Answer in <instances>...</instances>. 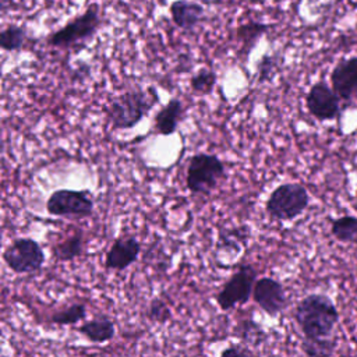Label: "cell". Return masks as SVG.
<instances>
[{
  "mask_svg": "<svg viewBox=\"0 0 357 357\" xmlns=\"http://www.w3.org/2000/svg\"><path fill=\"white\" fill-rule=\"evenodd\" d=\"M294 319L305 337H329L339 322V311L331 297L312 293L297 303Z\"/></svg>",
  "mask_w": 357,
  "mask_h": 357,
  "instance_id": "cell-1",
  "label": "cell"
},
{
  "mask_svg": "<svg viewBox=\"0 0 357 357\" xmlns=\"http://www.w3.org/2000/svg\"><path fill=\"white\" fill-rule=\"evenodd\" d=\"M225 177V165L213 153L198 152L191 156L187 165L185 185L197 195L211 194Z\"/></svg>",
  "mask_w": 357,
  "mask_h": 357,
  "instance_id": "cell-4",
  "label": "cell"
},
{
  "mask_svg": "<svg viewBox=\"0 0 357 357\" xmlns=\"http://www.w3.org/2000/svg\"><path fill=\"white\" fill-rule=\"evenodd\" d=\"M77 331L92 343H106L113 339L116 326L107 315H98L89 321H85L77 328Z\"/></svg>",
  "mask_w": 357,
  "mask_h": 357,
  "instance_id": "cell-15",
  "label": "cell"
},
{
  "mask_svg": "<svg viewBox=\"0 0 357 357\" xmlns=\"http://www.w3.org/2000/svg\"><path fill=\"white\" fill-rule=\"evenodd\" d=\"M301 350L310 357L332 356L336 350V342L329 337H303Z\"/></svg>",
  "mask_w": 357,
  "mask_h": 357,
  "instance_id": "cell-21",
  "label": "cell"
},
{
  "mask_svg": "<svg viewBox=\"0 0 357 357\" xmlns=\"http://www.w3.org/2000/svg\"><path fill=\"white\" fill-rule=\"evenodd\" d=\"M15 6L14 0H0V11L4 15L7 11H10Z\"/></svg>",
  "mask_w": 357,
  "mask_h": 357,
  "instance_id": "cell-27",
  "label": "cell"
},
{
  "mask_svg": "<svg viewBox=\"0 0 357 357\" xmlns=\"http://www.w3.org/2000/svg\"><path fill=\"white\" fill-rule=\"evenodd\" d=\"M146 317L152 322L163 324L170 318V308L162 298L156 297L151 301V304L148 307V311H146Z\"/></svg>",
  "mask_w": 357,
  "mask_h": 357,
  "instance_id": "cell-25",
  "label": "cell"
},
{
  "mask_svg": "<svg viewBox=\"0 0 357 357\" xmlns=\"http://www.w3.org/2000/svg\"><path fill=\"white\" fill-rule=\"evenodd\" d=\"M331 234L344 244L357 243V216L343 215L331 220Z\"/></svg>",
  "mask_w": 357,
  "mask_h": 357,
  "instance_id": "cell-17",
  "label": "cell"
},
{
  "mask_svg": "<svg viewBox=\"0 0 357 357\" xmlns=\"http://www.w3.org/2000/svg\"><path fill=\"white\" fill-rule=\"evenodd\" d=\"M141 252V244L134 236L116 238L105 257V268L123 271L134 264Z\"/></svg>",
  "mask_w": 357,
  "mask_h": 357,
  "instance_id": "cell-12",
  "label": "cell"
},
{
  "mask_svg": "<svg viewBox=\"0 0 357 357\" xmlns=\"http://www.w3.org/2000/svg\"><path fill=\"white\" fill-rule=\"evenodd\" d=\"M254 351L245 344H233L222 351V356H252Z\"/></svg>",
  "mask_w": 357,
  "mask_h": 357,
  "instance_id": "cell-26",
  "label": "cell"
},
{
  "mask_svg": "<svg viewBox=\"0 0 357 357\" xmlns=\"http://www.w3.org/2000/svg\"><path fill=\"white\" fill-rule=\"evenodd\" d=\"M310 205V194L300 183L278 185L266 199L265 211L275 220H293Z\"/></svg>",
  "mask_w": 357,
  "mask_h": 357,
  "instance_id": "cell-5",
  "label": "cell"
},
{
  "mask_svg": "<svg viewBox=\"0 0 357 357\" xmlns=\"http://www.w3.org/2000/svg\"><path fill=\"white\" fill-rule=\"evenodd\" d=\"M100 7L96 3L89 4L84 13L75 15L60 29L47 36V45L59 49H73L85 45L95 36L100 26Z\"/></svg>",
  "mask_w": 357,
  "mask_h": 357,
  "instance_id": "cell-3",
  "label": "cell"
},
{
  "mask_svg": "<svg viewBox=\"0 0 357 357\" xmlns=\"http://www.w3.org/2000/svg\"><path fill=\"white\" fill-rule=\"evenodd\" d=\"M269 29L268 24L259 21H248L237 26L236 29V39L240 43V53L243 57H248L251 50L255 47L258 40L266 31Z\"/></svg>",
  "mask_w": 357,
  "mask_h": 357,
  "instance_id": "cell-16",
  "label": "cell"
},
{
  "mask_svg": "<svg viewBox=\"0 0 357 357\" xmlns=\"http://www.w3.org/2000/svg\"><path fill=\"white\" fill-rule=\"evenodd\" d=\"M354 26H356V31H357V20H356V25Z\"/></svg>",
  "mask_w": 357,
  "mask_h": 357,
  "instance_id": "cell-29",
  "label": "cell"
},
{
  "mask_svg": "<svg viewBox=\"0 0 357 357\" xmlns=\"http://www.w3.org/2000/svg\"><path fill=\"white\" fill-rule=\"evenodd\" d=\"M195 1H199L202 4H209V6H218V4H222L225 0H195Z\"/></svg>",
  "mask_w": 357,
  "mask_h": 357,
  "instance_id": "cell-28",
  "label": "cell"
},
{
  "mask_svg": "<svg viewBox=\"0 0 357 357\" xmlns=\"http://www.w3.org/2000/svg\"><path fill=\"white\" fill-rule=\"evenodd\" d=\"M3 259L15 273H32L42 268L45 252L33 238L20 237L7 245L3 252Z\"/></svg>",
  "mask_w": 357,
  "mask_h": 357,
  "instance_id": "cell-7",
  "label": "cell"
},
{
  "mask_svg": "<svg viewBox=\"0 0 357 357\" xmlns=\"http://www.w3.org/2000/svg\"><path fill=\"white\" fill-rule=\"evenodd\" d=\"M184 114V106L181 99L172 98L155 116V130L162 135L173 134Z\"/></svg>",
  "mask_w": 357,
  "mask_h": 357,
  "instance_id": "cell-14",
  "label": "cell"
},
{
  "mask_svg": "<svg viewBox=\"0 0 357 357\" xmlns=\"http://www.w3.org/2000/svg\"><path fill=\"white\" fill-rule=\"evenodd\" d=\"M46 209L52 216L88 218L93 212V201L89 191L56 190L46 201Z\"/></svg>",
  "mask_w": 357,
  "mask_h": 357,
  "instance_id": "cell-8",
  "label": "cell"
},
{
  "mask_svg": "<svg viewBox=\"0 0 357 357\" xmlns=\"http://www.w3.org/2000/svg\"><path fill=\"white\" fill-rule=\"evenodd\" d=\"M86 317V305L84 303H74L50 315V322L57 325H73Z\"/></svg>",
  "mask_w": 357,
  "mask_h": 357,
  "instance_id": "cell-22",
  "label": "cell"
},
{
  "mask_svg": "<svg viewBox=\"0 0 357 357\" xmlns=\"http://www.w3.org/2000/svg\"><path fill=\"white\" fill-rule=\"evenodd\" d=\"M216 85V74L211 68H201L190 78V86L195 93L208 95Z\"/></svg>",
  "mask_w": 357,
  "mask_h": 357,
  "instance_id": "cell-23",
  "label": "cell"
},
{
  "mask_svg": "<svg viewBox=\"0 0 357 357\" xmlns=\"http://www.w3.org/2000/svg\"><path fill=\"white\" fill-rule=\"evenodd\" d=\"M169 11L173 24L183 31H194L205 18L204 7L195 0H174Z\"/></svg>",
  "mask_w": 357,
  "mask_h": 357,
  "instance_id": "cell-13",
  "label": "cell"
},
{
  "mask_svg": "<svg viewBox=\"0 0 357 357\" xmlns=\"http://www.w3.org/2000/svg\"><path fill=\"white\" fill-rule=\"evenodd\" d=\"M234 335L248 347L259 346L266 340V333L262 326L252 318L243 319L234 328Z\"/></svg>",
  "mask_w": 357,
  "mask_h": 357,
  "instance_id": "cell-19",
  "label": "cell"
},
{
  "mask_svg": "<svg viewBox=\"0 0 357 357\" xmlns=\"http://www.w3.org/2000/svg\"><path fill=\"white\" fill-rule=\"evenodd\" d=\"M331 86L343 99L349 100L357 92V56L340 59L331 71Z\"/></svg>",
  "mask_w": 357,
  "mask_h": 357,
  "instance_id": "cell-11",
  "label": "cell"
},
{
  "mask_svg": "<svg viewBox=\"0 0 357 357\" xmlns=\"http://www.w3.org/2000/svg\"><path fill=\"white\" fill-rule=\"evenodd\" d=\"M84 250V233L77 231L73 236L52 247L53 257L57 261H73L82 254Z\"/></svg>",
  "mask_w": 357,
  "mask_h": 357,
  "instance_id": "cell-18",
  "label": "cell"
},
{
  "mask_svg": "<svg viewBox=\"0 0 357 357\" xmlns=\"http://www.w3.org/2000/svg\"><path fill=\"white\" fill-rule=\"evenodd\" d=\"M159 102L153 86L128 89L110 100L107 119L114 130H127L137 126Z\"/></svg>",
  "mask_w": 357,
  "mask_h": 357,
  "instance_id": "cell-2",
  "label": "cell"
},
{
  "mask_svg": "<svg viewBox=\"0 0 357 357\" xmlns=\"http://www.w3.org/2000/svg\"><path fill=\"white\" fill-rule=\"evenodd\" d=\"M28 40V32L25 26L10 24L0 32V46L6 52L21 50Z\"/></svg>",
  "mask_w": 357,
  "mask_h": 357,
  "instance_id": "cell-20",
  "label": "cell"
},
{
  "mask_svg": "<svg viewBox=\"0 0 357 357\" xmlns=\"http://www.w3.org/2000/svg\"><path fill=\"white\" fill-rule=\"evenodd\" d=\"M252 298L269 317H276L287 304L283 284L271 276H262L255 282Z\"/></svg>",
  "mask_w": 357,
  "mask_h": 357,
  "instance_id": "cell-10",
  "label": "cell"
},
{
  "mask_svg": "<svg viewBox=\"0 0 357 357\" xmlns=\"http://www.w3.org/2000/svg\"><path fill=\"white\" fill-rule=\"evenodd\" d=\"M257 282V269L251 264L241 265L222 286L216 294V303L222 311H230L238 304H245L252 296Z\"/></svg>",
  "mask_w": 357,
  "mask_h": 357,
  "instance_id": "cell-6",
  "label": "cell"
},
{
  "mask_svg": "<svg viewBox=\"0 0 357 357\" xmlns=\"http://www.w3.org/2000/svg\"><path fill=\"white\" fill-rule=\"evenodd\" d=\"M278 56L276 54H264L257 64V82L264 84L273 78L278 70Z\"/></svg>",
  "mask_w": 357,
  "mask_h": 357,
  "instance_id": "cell-24",
  "label": "cell"
},
{
  "mask_svg": "<svg viewBox=\"0 0 357 357\" xmlns=\"http://www.w3.org/2000/svg\"><path fill=\"white\" fill-rule=\"evenodd\" d=\"M340 96L325 81L312 84L305 95L308 113L318 121L333 120L340 114Z\"/></svg>",
  "mask_w": 357,
  "mask_h": 357,
  "instance_id": "cell-9",
  "label": "cell"
}]
</instances>
